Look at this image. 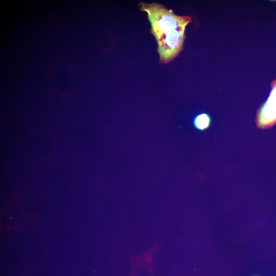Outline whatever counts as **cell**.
<instances>
[{"instance_id":"6da1fadb","label":"cell","mask_w":276,"mask_h":276,"mask_svg":"<svg viewBox=\"0 0 276 276\" xmlns=\"http://www.w3.org/2000/svg\"><path fill=\"white\" fill-rule=\"evenodd\" d=\"M138 6L141 11L147 13L151 24L150 32L157 41L159 62H170L183 49L185 29L192 18L177 15L172 9L156 3L142 2Z\"/></svg>"},{"instance_id":"7a4b0ae2","label":"cell","mask_w":276,"mask_h":276,"mask_svg":"<svg viewBox=\"0 0 276 276\" xmlns=\"http://www.w3.org/2000/svg\"><path fill=\"white\" fill-rule=\"evenodd\" d=\"M210 123V118L205 113L198 115L194 120V124L196 128L199 130H204L207 128Z\"/></svg>"}]
</instances>
